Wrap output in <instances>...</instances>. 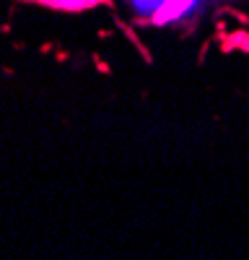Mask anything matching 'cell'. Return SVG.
I'll return each mask as SVG.
<instances>
[{"label": "cell", "instance_id": "obj_1", "mask_svg": "<svg viewBox=\"0 0 249 260\" xmlns=\"http://www.w3.org/2000/svg\"><path fill=\"white\" fill-rule=\"evenodd\" d=\"M161 3H163V0H133L135 11H140V13H153Z\"/></svg>", "mask_w": 249, "mask_h": 260}, {"label": "cell", "instance_id": "obj_2", "mask_svg": "<svg viewBox=\"0 0 249 260\" xmlns=\"http://www.w3.org/2000/svg\"><path fill=\"white\" fill-rule=\"evenodd\" d=\"M29 3H42V6H47V8H55L57 0H29Z\"/></svg>", "mask_w": 249, "mask_h": 260}]
</instances>
